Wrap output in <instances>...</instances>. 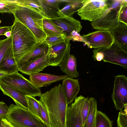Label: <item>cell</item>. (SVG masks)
Instances as JSON below:
<instances>
[{"label":"cell","instance_id":"6da1fadb","mask_svg":"<svg viewBox=\"0 0 127 127\" xmlns=\"http://www.w3.org/2000/svg\"><path fill=\"white\" fill-rule=\"evenodd\" d=\"M38 96L47 109L50 127H66V110L68 105L62 85H56Z\"/></svg>","mask_w":127,"mask_h":127},{"label":"cell","instance_id":"7a4b0ae2","mask_svg":"<svg viewBox=\"0 0 127 127\" xmlns=\"http://www.w3.org/2000/svg\"><path fill=\"white\" fill-rule=\"evenodd\" d=\"M10 30L12 52L17 64L30 54L40 43L27 27L15 19Z\"/></svg>","mask_w":127,"mask_h":127},{"label":"cell","instance_id":"3957f363","mask_svg":"<svg viewBox=\"0 0 127 127\" xmlns=\"http://www.w3.org/2000/svg\"><path fill=\"white\" fill-rule=\"evenodd\" d=\"M15 19L27 27L39 43L44 41L46 36L43 27L44 17L36 9L20 5L13 13Z\"/></svg>","mask_w":127,"mask_h":127},{"label":"cell","instance_id":"277c9868","mask_svg":"<svg viewBox=\"0 0 127 127\" xmlns=\"http://www.w3.org/2000/svg\"><path fill=\"white\" fill-rule=\"evenodd\" d=\"M8 108L5 118L14 127H44L42 121L28 110L13 104Z\"/></svg>","mask_w":127,"mask_h":127},{"label":"cell","instance_id":"5b68a950","mask_svg":"<svg viewBox=\"0 0 127 127\" xmlns=\"http://www.w3.org/2000/svg\"><path fill=\"white\" fill-rule=\"evenodd\" d=\"M93 52V58L95 61L102 60L127 69V52L114 41L109 47L95 49Z\"/></svg>","mask_w":127,"mask_h":127},{"label":"cell","instance_id":"8992f818","mask_svg":"<svg viewBox=\"0 0 127 127\" xmlns=\"http://www.w3.org/2000/svg\"><path fill=\"white\" fill-rule=\"evenodd\" d=\"M82 3L77 14L81 19L92 22L99 18L111 7L112 0H83Z\"/></svg>","mask_w":127,"mask_h":127},{"label":"cell","instance_id":"52a82bcc","mask_svg":"<svg viewBox=\"0 0 127 127\" xmlns=\"http://www.w3.org/2000/svg\"><path fill=\"white\" fill-rule=\"evenodd\" d=\"M0 82L16 89L25 95L35 97L41 94L40 89L35 86L30 80L18 72L7 74L0 78Z\"/></svg>","mask_w":127,"mask_h":127},{"label":"cell","instance_id":"ba28073f","mask_svg":"<svg viewBox=\"0 0 127 127\" xmlns=\"http://www.w3.org/2000/svg\"><path fill=\"white\" fill-rule=\"evenodd\" d=\"M121 0H112L111 7L99 18L92 22L93 28L98 30L111 31L118 24Z\"/></svg>","mask_w":127,"mask_h":127},{"label":"cell","instance_id":"9c48e42d","mask_svg":"<svg viewBox=\"0 0 127 127\" xmlns=\"http://www.w3.org/2000/svg\"><path fill=\"white\" fill-rule=\"evenodd\" d=\"M111 97L117 110L122 111L127 104V77L124 75L115 76Z\"/></svg>","mask_w":127,"mask_h":127},{"label":"cell","instance_id":"30bf717a","mask_svg":"<svg viewBox=\"0 0 127 127\" xmlns=\"http://www.w3.org/2000/svg\"><path fill=\"white\" fill-rule=\"evenodd\" d=\"M82 37L85 45L90 48L109 47L114 42L110 32L108 31L98 30L84 35Z\"/></svg>","mask_w":127,"mask_h":127},{"label":"cell","instance_id":"8fae6325","mask_svg":"<svg viewBox=\"0 0 127 127\" xmlns=\"http://www.w3.org/2000/svg\"><path fill=\"white\" fill-rule=\"evenodd\" d=\"M85 98L81 95L76 97L74 102L67 106L66 127H83L81 111Z\"/></svg>","mask_w":127,"mask_h":127},{"label":"cell","instance_id":"7c38bea8","mask_svg":"<svg viewBox=\"0 0 127 127\" xmlns=\"http://www.w3.org/2000/svg\"><path fill=\"white\" fill-rule=\"evenodd\" d=\"M70 41L67 39L60 44L49 47L48 52L49 65L59 66L64 58L70 54Z\"/></svg>","mask_w":127,"mask_h":127},{"label":"cell","instance_id":"4fadbf2b","mask_svg":"<svg viewBox=\"0 0 127 127\" xmlns=\"http://www.w3.org/2000/svg\"><path fill=\"white\" fill-rule=\"evenodd\" d=\"M51 19L63 31L70 40H71L70 37L71 32L75 31L79 33L82 28L80 21L72 17H59Z\"/></svg>","mask_w":127,"mask_h":127},{"label":"cell","instance_id":"5bb4252c","mask_svg":"<svg viewBox=\"0 0 127 127\" xmlns=\"http://www.w3.org/2000/svg\"><path fill=\"white\" fill-rule=\"evenodd\" d=\"M48 52L42 57L22 65L19 68L18 71L30 75L43 71L49 66Z\"/></svg>","mask_w":127,"mask_h":127},{"label":"cell","instance_id":"9a60e30c","mask_svg":"<svg viewBox=\"0 0 127 127\" xmlns=\"http://www.w3.org/2000/svg\"><path fill=\"white\" fill-rule=\"evenodd\" d=\"M67 77L66 75H57L40 72L29 75L30 80L39 88L63 80Z\"/></svg>","mask_w":127,"mask_h":127},{"label":"cell","instance_id":"2e32d148","mask_svg":"<svg viewBox=\"0 0 127 127\" xmlns=\"http://www.w3.org/2000/svg\"><path fill=\"white\" fill-rule=\"evenodd\" d=\"M78 80L67 77L63 80L62 85L67 105L74 100L80 91Z\"/></svg>","mask_w":127,"mask_h":127},{"label":"cell","instance_id":"e0dca14e","mask_svg":"<svg viewBox=\"0 0 127 127\" xmlns=\"http://www.w3.org/2000/svg\"><path fill=\"white\" fill-rule=\"evenodd\" d=\"M0 89L3 94L11 97L16 105L28 110L27 102L25 95L21 92L0 82Z\"/></svg>","mask_w":127,"mask_h":127},{"label":"cell","instance_id":"ac0fdd59","mask_svg":"<svg viewBox=\"0 0 127 127\" xmlns=\"http://www.w3.org/2000/svg\"><path fill=\"white\" fill-rule=\"evenodd\" d=\"M41 6L44 17L52 19L60 17L57 12L60 9L59 4L64 2H68L69 0H38Z\"/></svg>","mask_w":127,"mask_h":127},{"label":"cell","instance_id":"d6986e66","mask_svg":"<svg viewBox=\"0 0 127 127\" xmlns=\"http://www.w3.org/2000/svg\"><path fill=\"white\" fill-rule=\"evenodd\" d=\"M77 60L76 57L70 54L67 56L59 65L60 69L68 77L77 78L79 74L77 70Z\"/></svg>","mask_w":127,"mask_h":127},{"label":"cell","instance_id":"ffe728a7","mask_svg":"<svg viewBox=\"0 0 127 127\" xmlns=\"http://www.w3.org/2000/svg\"><path fill=\"white\" fill-rule=\"evenodd\" d=\"M110 31L114 41L127 52V25L119 22L117 25Z\"/></svg>","mask_w":127,"mask_h":127},{"label":"cell","instance_id":"44dd1931","mask_svg":"<svg viewBox=\"0 0 127 127\" xmlns=\"http://www.w3.org/2000/svg\"><path fill=\"white\" fill-rule=\"evenodd\" d=\"M18 69L11 47L0 62V70L6 71L7 74H9L18 72Z\"/></svg>","mask_w":127,"mask_h":127},{"label":"cell","instance_id":"7402d4cb","mask_svg":"<svg viewBox=\"0 0 127 127\" xmlns=\"http://www.w3.org/2000/svg\"><path fill=\"white\" fill-rule=\"evenodd\" d=\"M49 49V47L47 44L44 42L40 43L30 54L18 63V68L24 64L43 56L48 53Z\"/></svg>","mask_w":127,"mask_h":127},{"label":"cell","instance_id":"603a6c76","mask_svg":"<svg viewBox=\"0 0 127 127\" xmlns=\"http://www.w3.org/2000/svg\"><path fill=\"white\" fill-rule=\"evenodd\" d=\"M83 0H69L65 7L59 9L57 13L60 17H72L83 5Z\"/></svg>","mask_w":127,"mask_h":127},{"label":"cell","instance_id":"cb8c5ba5","mask_svg":"<svg viewBox=\"0 0 127 127\" xmlns=\"http://www.w3.org/2000/svg\"><path fill=\"white\" fill-rule=\"evenodd\" d=\"M43 27L46 37L59 36L64 33L51 19L44 17L43 20Z\"/></svg>","mask_w":127,"mask_h":127},{"label":"cell","instance_id":"d4e9b609","mask_svg":"<svg viewBox=\"0 0 127 127\" xmlns=\"http://www.w3.org/2000/svg\"><path fill=\"white\" fill-rule=\"evenodd\" d=\"M90 106L89 113L83 127H95L97 110V103L93 97L89 98Z\"/></svg>","mask_w":127,"mask_h":127},{"label":"cell","instance_id":"484cf974","mask_svg":"<svg viewBox=\"0 0 127 127\" xmlns=\"http://www.w3.org/2000/svg\"><path fill=\"white\" fill-rule=\"evenodd\" d=\"M21 4L20 0H0V13L13 14Z\"/></svg>","mask_w":127,"mask_h":127},{"label":"cell","instance_id":"4316f807","mask_svg":"<svg viewBox=\"0 0 127 127\" xmlns=\"http://www.w3.org/2000/svg\"><path fill=\"white\" fill-rule=\"evenodd\" d=\"M25 97L27 102L28 110L41 120L40 107L38 100L34 97L30 95H26Z\"/></svg>","mask_w":127,"mask_h":127},{"label":"cell","instance_id":"83f0119b","mask_svg":"<svg viewBox=\"0 0 127 127\" xmlns=\"http://www.w3.org/2000/svg\"><path fill=\"white\" fill-rule=\"evenodd\" d=\"M113 122L105 114L97 111L95 127H113Z\"/></svg>","mask_w":127,"mask_h":127},{"label":"cell","instance_id":"f1b7e54d","mask_svg":"<svg viewBox=\"0 0 127 127\" xmlns=\"http://www.w3.org/2000/svg\"><path fill=\"white\" fill-rule=\"evenodd\" d=\"M67 39L65 33H64L59 36L46 37L43 42L47 44L49 47H51L64 42Z\"/></svg>","mask_w":127,"mask_h":127},{"label":"cell","instance_id":"f546056e","mask_svg":"<svg viewBox=\"0 0 127 127\" xmlns=\"http://www.w3.org/2000/svg\"><path fill=\"white\" fill-rule=\"evenodd\" d=\"M118 22L127 25V0H122L119 11Z\"/></svg>","mask_w":127,"mask_h":127},{"label":"cell","instance_id":"4dcf8cb0","mask_svg":"<svg viewBox=\"0 0 127 127\" xmlns=\"http://www.w3.org/2000/svg\"><path fill=\"white\" fill-rule=\"evenodd\" d=\"M11 36L1 40L0 43V62L7 51L11 47Z\"/></svg>","mask_w":127,"mask_h":127},{"label":"cell","instance_id":"1f68e13d","mask_svg":"<svg viewBox=\"0 0 127 127\" xmlns=\"http://www.w3.org/2000/svg\"><path fill=\"white\" fill-rule=\"evenodd\" d=\"M40 107L41 120L44 124V127H50L48 113L45 106L40 101L38 100Z\"/></svg>","mask_w":127,"mask_h":127},{"label":"cell","instance_id":"d6a6232c","mask_svg":"<svg viewBox=\"0 0 127 127\" xmlns=\"http://www.w3.org/2000/svg\"><path fill=\"white\" fill-rule=\"evenodd\" d=\"M90 101L88 97L85 98L81 111V115L83 126L88 116L90 108Z\"/></svg>","mask_w":127,"mask_h":127},{"label":"cell","instance_id":"836d02e7","mask_svg":"<svg viewBox=\"0 0 127 127\" xmlns=\"http://www.w3.org/2000/svg\"><path fill=\"white\" fill-rule=\"evenodd\" d=\"M20 1L21 5L29 6L33 8L38 11L43 16L42 7L37 0H20Z\"/></svg>","mask_w":127,"mask_h":127},{"label":"cell","instance_id":"e575fe53","mask_svg":"<svg viewBox=\"0 0 127 127\" xmlns=\"http://www.w3.org/2000/svg\"><path fill=\"white\" fill-rule=\"evenodd\" d=\"M117 123L118 127H127V112L124 110L119 112Z\"/></svg>","mask_w":127,"mask_h":127},{"label":"cell","instance_id":"d590c367","mask_svg":"<svg viewBox=\"0 0 127 127\" xmlns=\"http://www.w3.org/2000/svg\"><path fill=\"white\" fill-rule=\"evenodd\" d=\"M9 108L6 104L2 101H0V120L5 118L8 113Z\"/></svg>","mask_w":127,"mask_h":127},{"label":"cell","instance_id":"8d00e7d4","mask_svg":"<svg viewBox=\"0 0 127 127\" xmlns=\"http://www.w3.org/2000/svg\"><path fill=\"white\" fill-rule=\"evenodd\" d=\"M70 38L71 40H72L74 41H78L84 42L82 36L75 31H74L71 32Z\"/></svg>","mask_w":127,"mask_h":127},{"label":"cell","instance_id":"74e56055","mask_svg":"<svg viewBox=\"0 0 127 127\" xmlns=\"http://www.w3.org/2000/svg\"><path fill=\"white\" fill-rule=\"evenodd\" d=\"M0 126L1 127H14L5 118L1 120Z\"/></svg>","mask_w":127,"mask_h":127},{"label":"cell","instance_id":"f35d334b","mask_svg":"<svg viewBox=\"0 0 127 127\" xmlns=\"http://www.w3.org/2000/svg\"><path fill=\"white\" fill-rule=\"evenodd\" d=\"M11 26H3L0 27V35H3L6 32L10 30Z\"/></svg>","mask_w":127,"mask_h":127},{"label":"cell","instance_id":"ab89813d","mask_svg":"<svg viewBox=\"0 0 127 127\" xmlns=\"http://www.w3.org/2000/svg\"><path fill=\"white\" fill-rule=\"evenodd\" d=\"M7 74V72L0 70V78L2 77Z\"/></svg>","mask_w":127,"mask_h":127},{"label":"cell","instance_id":"60d3db41","mask_svg":"<svg viewBox=\"0 0 127 127\" xmlns=\"http://www.w3.org/2000/svg\"><path fill=\"white\" fill-rule=\"evenodd\" d=\"M3 35L5 36L7 38L10 37L11 35V30L6 32Z\"/></svg>","mask_w":127,"mask_h":127},{"label":"cell","instance_id":"b9f144b4","mask_svg":"<svg viewBox=\"0 0 127 127\" xmlns=\"http://www.w3.org/2000/svg\"><path fill=\"white\" fill-rule=\"evenodd\" d=\"M1 120H0V127H1V126H0V121H1Z\"/></svg>","mask_w":127,"mask_h":127},{"label":"cell","instance_id":"7bdbcfd3","mask_svg":"<svg viewBox=\"0 0 127 127\" xmlns=\"http://www.w3.org/2000/svg\"><path fill=\"white\" fill-rule=\"evenodd\" d=\"M1 40L0 39V43L1 42Z\"/></svg>","mask_w":127,"mask_h":127},{"label":"cell","instance_id":"ee69618b","mask_svg":"<svg viewBox=\"0 0 127 127\" xmlns=\"http://www.w3.org/2000/svg\"></svg>","mask_w":127,"mask_h":127}]
</instances>
